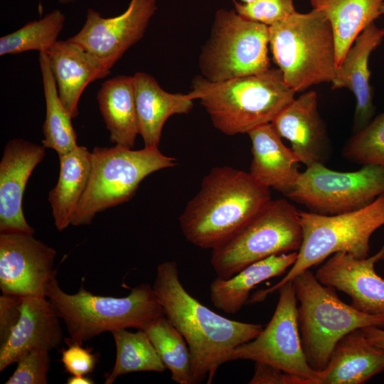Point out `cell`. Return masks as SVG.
Wrapping results in <instances>:
<instances>
[{
	"mask_svg": "<svg viewBox=\"0 0 384 384\" xmlns=\"http://www.w3.org/2000/svg\"><path fill=\"white\" fill-rule=\"evenodd\" d=\"M153 288L164 315L184 337L189 348L193 384L212 383L218 368L230 361L233 351L255 338L263 329L258 324L224 317L202 304L183 286L175 261L156 267Z\"/></svg>",
	"mask_w": 384,
	"mask_h": 384,
	"instance_id": "obj_1",
	"label": "cell"
},
{
	"mask_svg": "<svg viewBox=\"0 0 384 384\" xmlns=\"http://www.w3.org/2000/svg\"><path fill=\"white\" fill-rule=\"evenodd\" d=\"M272 199L270 188L249 172L230 166L214 167L178 218L182 234L202 249L226 240Z\"/></svg>",
	"mask_w": 384,
	"mask_h": 384,
	"instance_id": "obj_2",
	"label": "cell"
},
{
	"mask_svg": "<svg viewBox=\"0 0 384 384\" xmlns=\"http://www.w3.org/2000/svg\"><path fill=\"white\" fill-rule=\"evenodd\" d=\"M279 68L212 82L196 76L188 92L199 100L213 125L224 134L248 133L274 117L294 99Z\"/></svg>",
	"mask_w": 384,
	"mask_h": 384,
	"instance_id": "obj_3",
	"label": "cell"
},
{
	"mask_svg": "<svg viewBox=\"0 0 384 384\" xmlns=\"http://www.w3.org/2000/svg\"><path fill=\"white\" fill-rule=\"evenodd\" d=\"M46 297L66 326L69 337L65 342L82 344L104 332L121 329L143 330L151 321L164 315L152 286L141 284L126 297L95 295L81 284L73 294L65 292L56 277L47 285Z\"/></svg>",
	"mask_w": 384,
	"mask_h": 384,
	"instance_id": "obj_4",
	"label": "cell"
},
{
	"mask_svg": "<svg viewBox=\"0 0 384 384\" xmlns=\"http://www.w3.org/2000/svg\"><path fill=\"white\" fill-rule=\"evenodd\" d=\"M303 238L289 272L273 286L257 292L251 303L262 302L302 272L344 252L363 259L369 256L373 233L384 225V193L360 209L336 215L299 211Z\"/></svg>",
	"mask_w": 384,
	"mask_h": 384,
	"instance_id": "obj_5",
	"label": "cell"
},
{
	"mask_svg": "<svg viewBox=\"0 0 384 384\" xmlns=\"http://www.w3.org/2000/svg\"><path fill=\"white\" fill-rule=\"evenodd\" d=\"M292 281L299 303L298 324L302 347L315 371L326 368L335 346L349 332L368 326L384 329V315L368 314L344 303L335 289L320 282L310 269Z\"/></svg>",
	"mask_w": 384,
	"mask_h": 384,
	"instance_id": "obj_6",
	"label": "cell"
},
{
	"mask_svg": "<svg viewBox=\"0 0 384 384\" xmlns=\"http://www.w3.org/2000/svg\"><path fill=\"white\" fill-rule=\"evenodd\" d=\"M273 60L285 83L295 92L331 82L336 70L333 31L326 17L312 9L294 12L269 26Z\"/></svg>",
	"mask_w": 384,
	"mask_h": 384,
	"instance_id": "obj_7",
	"label": "cell"
},
{
	"mask_svg": "<svg viewBox=\"0 0 384 384\" xmlns=\"http://www.w3.org/2000/svg\"><path fill=\"white\" fill-rule=\"evenodd\" d=\"M176 164L175 158L158 147H95L87 185L70 225L90 224L97 213L129 201L145 177Z\"/></svg>",
	"mask_w": 384,
	"mask_h": 384,
	"instance_id": "obj_8",
	"label": "cell"
},
{
	"mask_svg": "<svg viewBox=\"0 0 384 384\" xmlns=\"http://www.w3.org/2000/svg\"><path fill=\"white\" fill-rule=\"evenodd\" d=\"M303 238L299 211L285 198L271 199L242 228L211 250L217 277L229 278L274 255L298 252Z\"/></svg>",
	"mask_w": 384,
	"mask_h": 384,
	"instance_id": "obj_9",
	"label": "cell"
},
{
	"mask_svg": "<svg viewBox=\"0 0 384 384\" xmlns=\"http://www.w3.org/2000/svg\"><path fill=\"white\" fill-rule=\"evenodd\" d=\"M269 26L247 19L235 9H218L199 67L212 82L262 73L271 68Z\"/></svg>",
	"mask_w": 384,
	"mask_h": 384,
	"instance_id": "obj_10",
	"label": "cell"
},
{
	"mask_svg": "<svg viewBox=\"0 0 384 384\" xmlns=\"http://www.w3.org/2000/svg\"><path fill=\"white\" fill-rule=\"evenodd\" d=\"M384 193V167L366 164L358 171L342 172L316 164L300 172L294 189L286 196L309 212L336 215L360 209Z\"/></svg>",
	"mask_w": 384,
	"mask_h": 384,
	"instance_id": "obj_11",
	"label": "cell"
},
{
	"mask_svg": "<svg viewBox=\"0 0 384 384\" xmlns=\"http://www.w3.org/2000/svg\"><path fill=\"white\" fill-rule=\"evenodd\" d=\"M274 312L266 327L252 340L237 346L230 361L250 360L275 366L285 372L319 384L321 372L309 365L298 324V301L293 281L282 287Z\"/></svg>",
	"mask_w": 384,
	"mask_h": 384,
	"instance_id": "obj_12",
	"label": "cell"
},
{
	"mask_svg": "<svg viewBox=\"0 0 384 384\" xmlns=\"http://www.w3.org/2000/svg\"><path fill=\"white\" fill-rule=\"evenodd\" d=\"M156 9V0H130L122 14L111 18H103L97 11L88 9L82 28L68 40L110 70L142 39Z\"/></svg>",
	"mask_w": 384,
	"mask_h": 384,
	"instance_id": "obj_13",
	"label": "cell"
},
{
	"mask_svg": "<svg viewBox=\"0 0 384 384\" xmlns=\"http://www.w3.org/2000/svg\"><path fill=\"white\" fill-rule=\"evenodd\" d=\"M55 250L33 234L0 233V289L19 297H46L56 277Z\"/></svg>",
	"mask_w": 384,
	"mask_h": 384,
	"instance_id": "obj_14",
	"label": "cell"
},
{
	"mask_svg": "<svg viewBox=\"0 0 384 384\" xmlns=\"http://www.w3.org/2000/svg\"><path fill=\"white\" fill-rule=\"evenodd\" d=\"M383 260L384 243L375 255L363 259L339 252L331 255L315 275L322 284L346 294L356 309L384 315V279L375 270Z\"/></svg>",
	"mask_w": 384,
	"mask_h": 384,
	"instance_id": "obj_15",
	"label": "cell"
},
{
	"mask_svg": "<svg viewBox=\"0 0 384 384\" xmlns=\"http://www.w3.org/2000/svg\"><path fill=\"white\" fill-rule=\"evenodd\" d=\"M43 145L22 139L9 141L0 162V233H34L22 208L26 185L45 156Z\"/></svg>",
	"mask_w": 384,
	"mask_h": 384,
	"instance_id": "obj_16",
	"label": "cell"
},
{
	"mask_svg": "<svg viewBox=\"0 0 384 384\" xmlns=\"http://www.w3.org/2000/svg\"><path fill=\"white\" fill-rule=\"evenodd\" d=\"M306 167L325 164L331 155L327 130L318 110L317 94L309 90L284 107L271 122Z\"/></svg>",
	"mask_w": 384,
	"mask_h": 384,
	"instance_id": "obj_17",
	"label": "cell"
},
{
	"mask_svg": "<svg viewBox=\"0 0 384 384\" xmlns=\"http://www.w3.org/2000/svg\"><path fill=\"white\" fill-rule=\"evenodd\" d=\"M21 315L0 348V371L34 348L51 351L63 341L60 318L46 297H23Z\"/></svg>",
	"mask_w": 384,
	"mask_h": 384,
	"instance_id": "obj_18",
	"label": "cell"
},
{
	"mask_svg": "<svg viewBox=\"0 0 384 384\" xmlns=\"http://www.w3.org/2000/svg\"><path fill=\"white\" fill-rule=\"evenodd\" d=\"M383 38L384 28L378 27L375 22L370 24L357 36L336 68L331 81L333 90L347 88L356 97L353 133L364 128L375 114L368 62L371 53L381 44Z\"/></svg>",
	"mask_w": 384,
	"mask_h": 384,
	"instance_id": "obj_19",
	"label": "cell"
},
{
	"mask_svg": "<svg viewBox=\"0 0 384 384\" xmlns=\"http://www.w3.org/2000/svg\"><path fill=\"white\" fill-rule=\"evenodd\" d=\"M46 52L59 98L73 119L78 114V102L87 85L105 78L110 70L68 40L57 41Z\"/></svg>",
	"mask_w": 384,
	"mask_h": 384,
	"instance_id": "obj_20",
	"label": "cell"
},
{
	"mask_svg": "<svg viewBox=\"0 0 384 384\" xmlns=\"http://www.w3.org/2000/svg\"><path fill=\"white\" fill-rule=\"evenodd\" d=\"M247 134L252 155L249 173L262 185L287 196L299 176V158L284 144L272 123L260 125Z\"/></svg>",
	"mask_w": 384,
	"mask_h": 384,
	"instance_id": "obj_21",
	"label": "cell"
},
{
	"mask_svg": "<svg viewBox=\"0 0 384 384\" xmlns=\"http://www.w3.org/2000/svg\"><path fill=\"white\" fill-rule=\"evenodd\" d=\"M383 371L384 349L371 343L359 329L336 343L319 384H363Z\"/></svg>",
	"mask_w": 384,
	"mask_h": 384,
	"instance_id": "obj_22",
	"label": "cell"
},
{
	"mask_svg": "<svg viewBox=\"0 0 384 384\" xmlns=\"http://www.w3.org/2000/svg\"><path fill=\"white\" fill-rule=\"evenodd\" d=\"M139 134L144 146L158 147L166 121L174 114L188 113L193 100L187 94L170 93L150 75L137 72L133 76Z\"/></svg>",
	"mask_w": 384,
	"mask_h": 384,
	"instance_id": "obj_23",
	"label": "cell"
},
{
	"mask_svg": "<svg viewBox=\"0 0 384 384\" xmlns=\"http://www.w3.org/2000/svg\"><path fill=\"white\" fill-rule=\"evenodd\" d=\"M297 252L274 255L252 263L229 278L217 277L210 284V298L218 309L234 314L248 302L250 291L291 267Z\"/></svg>",
	"mask_w": 384,
	"mask_h": 384,
	"instance_id": "obj_24",
	"label": "cell"
},
{
	"mask_svg": "<svg viewBox=\"0 0 384 384\" xmlns=\"http://www.w3.org/2000/svg\"><path fill=\"white\" fill-rule=\"evenodd\" d=\"M97 97L111 143L132 149L139 134L133 76L108 79L102 84Z\"/></svg>",
	"mask_w": 384,
	"mask_h": 384,
	"instance_id": "obj_25",
	"label": "cell"
},
{
	"mask_svg": "<svg viewBox=\"0 0 384 384\" xmlns=\"http://www.w3.org/2000/svg\"><path fill=\"white\" fill-rule=\"evenodd\" d=\"M60 174L56 186L48 193V201L56 228L62 231L70 225L75 209L89 180L92 152L85 146L58 156Z\"/></svg>",
	"mask_w": 384,
	"mask_h": 384,
	"instance_id": "obj_26",
	"label": "cell"
},
{
	"mask_svg": "<svg viewBox=\"0 0 384 384\" xmlns=\"http://www.w3.org/2000/svg\"><path fill=\"white\" fill-rule=\"evenodd\" d=\"M329 21L334 38L336 68L357 36L380 16L384 0H310Z\"/></svg>",
	"mask_w": 384,
	"mask_h": 384,
	"instance_id": "obj_27",
	"label": "cell"
},
{
	"mask_svg": "<svg viewBox=\"0 0 384 384\" xmlns=\"http://www.w3.org/2000/svg\"><path fill=\"white\" fill-rule=\"evenodd\" d=\"M39 63L42 75L46 114L43 124L44 139L42 144L55 150L58 156L75 149L77 135L73 127L72 117L62 104L51 72L46 51L39 52Z\"/></svg>",
	"mask_w": 384,
	"mask_h": 384,
	"instance_id": "obj_28",
	"label": "cell"
},
{
	"mask_svg": "<svg viewBox=\"0 0 384 384\" xmlns=\"http://www.w3.org/2000/svg\"><path fill=\"white\" fill-rule=\"evenodd\" d=\"M116 346V359L112 371L106 374L105 384H112L120 375L133 372H164L166 366L144 330L132 332L121 329L111 332Z\"/></svg>",
	"mask_w": 384,
	"mask_h": 384,
	"instance_id": "obj_29",
	"label": "cell"
},
{
	"mask_svg": "<svg viewBox=\"0 0 384 384\" xmlns=\"http://www.w3.org/2000/svg\"><path fill=\"white\" fill-rule=\"evenodd\" d=\"M159 357L179 384H193L191 359L184 337L164 314L151 321L144 329Z\"/></svg>",
	"mask_w": 384,
	"mask_h": 384,
	"instance_id": "obj_30",
	"label": "cell"
},
{
	"mask_svg": "<svg viewBox=\"0 0 384 384\" xmlns=\"http://www.w3.org/2000/svg\"><path fill=\"white\" fill-rule=\"evenodd\" d=\"M65 16L55 9L43 18L25 24L0 38V55H16L28 50L46 51L58 40Z\"/></svg>",
	"mask_w": 384,
	"mask_h": 384,
	"instance_id": "obj_31",
	"label": "cell"
},
{
	"mask_svg": "<svg viewBox=\"0 0 384 384\" xmlns=\"http://www.w3.org/2000/svg\"><path fill=\"white\" fill-rule=\"evenodd\" d=\"M341 154L348 161L358 164L384 167V112L353 133L344 144Z\"/></svg>",
	"mask_w": 384,
	"mask_h": 384,
	"instance_id": "obj_32",
	"label": "cell"
},
{
	"mask_svg": "<svg viewBox=\"0 0 384 384\" xmlns=\"http://www.w3.org/2000/svg\"><path fill=\"white\" fill-rule=\"evenodd\" d=\"M235 11L241 16L271 26L296 12L293 0H254L249 3L233 0Z\"/></svg>",
	"mask_w": 384,
	"mask_h": 384,
	"instance_id": "obj_33",
	"label": "cell"
},
{
	"mask_svg": "<svg viewBox=\"0 0 384 384\" xmlns=\"http://www.w3.org/2000/svg\"><path fill=\"white\" fill-rule=\"evenodd\" d=\"M50 351L32 349L16 361L17 367L6 384H47V372L50 368Z\"/></svg>",
	"mask_w": 384,
	"mask_h": 384,
	"instance_id": "obj_34",
	"label": "cell"
},
{
	"mask_svg": "<svg viewBox=\"0 0 384 384\" xmlns=\"http://www.w3.org/2000/svg\"><path fill=\"white\" fill-rule=\"evenodd\" d=\"M67 348L61 351V362L65 371L71 375H87L93 372L98 362L99 353H92V348L82 344L65 341Z\"/></svg>",
	"mask_w": 384,
	"mask_h": 384,
	"instance_id": "obj_35",
	"label": "cell"
},
{
	"mask_svg": "<svg viewBox=\"0 0 384 384\" xmlns=\"http://www.w3.org/2000/svg\"><path fill=\"white\" fill-rule=\"evenodd\" d=\"M250 384H312L303 377L284 371L270 363L255 362L254 373Z\"/></svg>",
	"mask_w": 384,
	"mask_h": 384,
	"instance_id": "obj_36",
	"label": "cell"
},
{
	"mask_svg": "<svg viewBox=\"0 0 384 384\" xmlns=\"http://www.w3.org/2000/svg\"><path fill=\"white\" fill-rule=\"evenodd\" d=\"M22 298V297L3 293L0 296L1 344L8 338L19 319Z\"/></svg>",
	"mask_w": 384,
	"mask_h": 384,
	"instance_id": "obj_37",
	"label": "cell"
},
{
	"mask_svg": "<svg viewBox=\"0 0 384 384\" xmlns=\"http://www.w3.org/2000/svg\"><path fill=\"white\" fill-rule=\"evenodd\" d=\"M362 331L371 343L384 349V329L368 326L362 329Z\"/></svg>",
	"mask_w": 384,
	"mask_h": 384,
	"instance_id": "obj_38",
	"label": "cell"
},
{
	"mask_svg": "<svg viewBox=\"0 0 384 384\" xmlns=\"http://www.w3.org/2000/svg\"><path fill=\"white\" fill-rule=\"evenodd\" d=\"M67 384H93L95 381L86 375H71L68 378Z\"/></svg>",
	"mask_w": 384,
	"mask_h": 384,
	"instance_id": "obj_39",
	"label": "cell"
},
{
	"mask_svg": "<svg viewBox=\"0 0 384 384\" xmlns=\"http://www.w3.org/2000/svg\"><path fill=\"white\" fill-rule=\"evenodd\" d=\"M58 1L60 4H69V3L74 2L75 0H58Z\"/></svg>",
	"mask_w": 384,
	"mask_h": 384,
	"instance_id": "obj_40",
	"label": "cell"
},
{
	"mask_svg": "<svg viewBox=\"0 0 384 384\" xmlns=\"http://www.w3.org/2000/svg\"><path fill=\"white\" fill-rule=\"evenodd\" d=\"M240 1L242 3H249V2H251V1H252L254 0H240Z\"/></svg>",
	"mask_w": 384,
	"mask_h": 384,
	"instance_id": "obj_41",
	"label": "cell"
},
{
	"mask_svg": "<svg viewBox=\"0 0 384 384\" xmlns=\"http://www.w3.org/2000/svg\"><path fill=\"white\" fill-rule=\"evenodd\" d=\"M381 14H384V3L383 4V6L380 9Z\"/></svg>",
	"mask_w": 384,
	"mask_h": 384,
	"instance_id": "obj_42",
	"label": "cell"
}]
</instances>
